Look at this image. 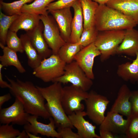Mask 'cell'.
<instances>
[{
  "mask_svg": "<svg viewBox=\"0 0 138 138\" xmlns=\"http://www.w3.org/2000/svg\"><path fill=\"white\" fill-rule=\"evenodd\" d=\"M11 86V93L22 104L25 111L30 114L41 117L44 119L51 116L40 91L31 82L15 80L6 76Z\"/></svg>",
  "mask_w": 138,
  "mask_h": 138,
  "instance_id": "obj_1",
  "label": "cell"
},
{
  "mask_svg": "<svg viewBox=\"0 0 138 138\" xmlns=\"http://www.w3.org/2000/svg\"><path fill=\"white\" fill-rule=\"evenodd\" d=\"M95 26L99 31L125 30L137 26L132 19L106 4H99L95 17Z\"/></svg>",
  "mask_w": 138,
  "mask_h": 138,
  "instance_id": "obj_2",
  "label": "cell"
},
{
  "mask_svg": "<svg viewBox=\"0 0 138 138\" xmlns=\"http://www.w3.org/2000/svg\"><path fill=\"white\" fill-rule=\"evenodd\" d=\"M46 101L47 109L51 117L54 119L57 127H74L71 123L67 115L63 109L62 104L63 87L62 84L58 82L46 87L37 86Z\"/></svg>",
  "mask_w": 138,
  "mask_h": 138,
  "instance_id": "obj_3",
  "label": "cell"
},
{
  "mask_svg": "<svg viewBox=\"0 0 138 138\" xmlns=\"http://www.w3.org/2000/svg\"><path fill=\"white\" fill-rule=\"evenodd\" d=\"M125 30L99 31L95 44L100 53L102 62L116 54L117 50L123 39Z\"/></svg>",
  "mask_w": 138,
  "mask_h": 138,
  "instance_id": "obj_4",
  "label": "cell"
},
{
  "mask_svg": "<svg viewBox=\"0 0 138 138\" xmlns=\"http://www.w3.org/2000/svg\"><path fill=\"white\" fill-rule=\"evenodd\" d=\"M66 64L57 54H52L43 59L32 74L44 82H52L64 74Z\"/></svg>",
  "mask_w": 138,
  "mask_h": 138,
  "instance_id": "obj_5",
  "label": "cell"
},
{
  "mask_svg": "<svg viewBox=\"0 0 138 138\" xmlns=\"http://www.w3.org/2000/svg\"><path fill=\"white\" fill-rule=\"evenodd\" d=\"M65 84L70 83L87 91L93 84L92 80L88 77L77 62L73 61L66 64L64 74L54 79L52 82Z\"/></svg>",
  "mask_w": 138,
  "mask_h": 138,
  "instance_id": "obj_6",
  "label": "cell"
},
{
  "mask_svg": "<svg viewBox=\"0 0 138 138\" xmlns=\"http://www.w3.org/2000/svg\"><path fill=\"white\" fill-rule=\"evenodd\" d=\"M88 95L87 91L72 85L63 87L62 104L66 114L68 116L83 111L85 107L81 102L86 100Z\"/></svg>",
  "mask_w": 138,
  "mask_h": 138,
  "instance_id": "obj_7",
  "label": "cell"
},
{
  "mask_svg": "<svg viewBox=\"0 0 138 138\" xmlns=\"http://www.w3.org/2000/svg\"><path fill=\"white\" fill-rule=\"evenodd\" d=\"M84 101L87 116L95 124L100 125L105 117V112L109 101L106 97L93 91L88 93Z\"/></svg>",
  "mask_w": 138,
  "mask_h": 138,
  "instance_id": "obj_8",
  "label": "cell"
},
{
  "mask_svg": "<svg viewBox=\"0 0 138 138\" xmlns=\"http://www.w3.org/2000/svg\"><path fill=\"white\" fill-rule=\"evenodd\" d=\"M40 16V20L44 25L43 33L45 40L52 54H57L66 42L61 37L57 24L51 15Z\"/></svg>",
  "mask_w": 138,
  "mask_h": 138,
  "instance_id": "obj_9",
  "label": "cell"
},
{
  "mask_svg": "<svg viewBox=\"0 0 138 138\" xmlns=\"http://www.w3.org/2000/svg\"><path fill=\"white\" fill-rule=\"evenodd\" d=\"M30 115L25 111L20 101L15 98L11 106L0 109V123L24 125L29 123L28 118Z\"/></svg>",
  "mask_w": 138,
  "mask_h": 138,
  "instance_id": "obj_10",
  "label": "cell"
},
{
  "mask_svg": "<svg viewBox=\"0 0 138 138\" xmlns=\"http://www.w3.org/2000/svg\"><path fill=\"white\" fill-rule=\"evenodd\" d=\"M100 53L94 42L83 47L75 56V61L87 76L92 80L95 77L93 67L95 58L100 56Z\"/></svg>",
  "mask_w": 138,
  "mask_h": 138,
  "instance_id": "obj_11",
  "label": "cell"
},
{
  "mask_svg": "<svg viewBox=\"0 0 138 138\" xmlns=\"http://www.w3.org/2000/svg\"><path fill=\"white\" fill-rule=\"evenodd\" d=\"M38 117L36 116L29 115L28 118L29 123L24 125L26 132L36 135L40 134L48 137L61 138L59 133L55 130V122L52 117L49 118L50 122L48 124L39 122L37 120Z\"/></svg>",
  "mask_w": 138,
  "mask_h": 138,
  "instance_id": "obj_12",
  "label": "cell"
},
{
  "mask_svg": "<svg viewBox=\"0 0 138 138\" xmlns=\"http://www.w3.org/2000/svg\"><path fill=\"white\" fill-rule=\"evenodd\" d=\"M86 116V112L83 111L67 116L72 125L77 130L80 138H101L95 133L96 126L85 119L84 117Z\"/></svg>",
  "mask_w": 138,
  "mask_h": 138,
  "instance_id": "obj_13",
  "label": "cell"
},
{
  "mask_svg": "<svg viewBox=\"0 0 138 138\" xmlns=\"http://www.w3.org/2000/svg\"><path fill=\"white\" fill-rule=\"evenodd\" d=\"M70 7L48 11L56 21L61 37L66 42H69L73 17Z\"/></svg>",
  "mask_w": 138,
  "mask_h": 138,
  "instance_id": "obj_14",
  "label": "cell"
},
{
  "mask_svg": "<svg viewBox=\"0 0 138 138\" xmlns=\"http://www.w3.org/2000/svg\"><path fill=\"white\" fill-rule=\"evenodd\" d=\"M44 25L41 20L38 25L32 30L26 32L31 42L42 59L52 54L43 35Z\"/></svg>",
  "mask_w": 138,
  "mask_h": 138,
  "instance_id": "obj_15",
  "label": "cell"
},
{
  "mask_svg": "<svg viewBox=\"0 0 138 138\" xmlns=\"http://www.w3.org/2000/svg\"><path fill=\"white\" fill-rule=\"evenodd\" d=\"M127 123V119H124L123 115L110 110L100 125L99 130L108 131L115 135L125 134Z\"/></svg>",
  "mask_w": 138,
  "mask_h": 138,
  "instance_id": "obj_16",
  "label": "cell"
},
{
  "mask_svg": "<svg viewBox=\"0 0 138 138\" xmlns=\"http://www.w3.org/2000/svg\"><path fill=\"white\" fill-rule=\"evenodd\" d=\"M138 52V30L134 28L125 30L123 39L116 54L135 57Z\"/></svg>",
  "mask_w": 138,
  "mask_h": 138,
  "instance_id": "obj_17",
  "label": "cell"
},
{
  "mask_svg": "<svg viewBox=\"0 0 138 138\" xmlns=\"http://www.w3.org/2000/svg\"><path fill=\"white\" fill-rule=\"evenodd\" d=\"M131 91L126 85H123L119 90L117 98L110 111L118 113L127 118L129 117L131 114L130 101Z\"/></svg>",
  "mask_w": 138,
  "mask_h": 138,
  "instance_id": "obj_18",
  "label": "cell"
},
{
  "mask_svg": "<svg viewBox=\"0 0 138 138\" xmlns=\"http://www.w3.org/2000/svg\"><path fill=\"white\" fill-rule=\"evenodd\" d=\"M40 16L27 12H22L14 21L9 30L16 32L20 30L26 32L32 30L40 21Z\"/></svg>",
  "mask_w": 138,
  "mask_h": 138,
  "instance_id": "obj_19",
  "label": "cell"
},
{
  "mask_svg": "<svg viewBox=\"0 0 138 138\" xmlns=\"http://www.w3.org/2000/svg\"><path fill=\"white\" fill-rule=\"evenodd\" d=\"M106 4L132 19L138 25V0H111Z\"/></svg>",
  "mask_w": 138,
  "mask_h": 138,
  "instance_id": "obj_20",
  "label": "cell"
},
{
  "mask_svg": "<svg viewBox=\"0 0 138 138\" xmlns=\"http://www.w3.org/2000/svg\"><path fill=\"white\" fill-rule=\"evenodd\" d=\"M72 7L74 10V15L71 24L69 42L76 43L79 41L84 30L83 18L80 0H77Z\"/></svg>",
  "mask_w": 138,
  "mask_h": 138,
  "instance_id": "obj_21",
  "label": "cell"
},
{
  "mask_svg": "<svg viewBox=\"0 0 138 138\" xmlns=\"http://www.w3.org/2000/svg\"><path fill=\"white\" fill-rule=\"evenodd\" d=\"M132 62H127L119 65L117 74L124 80L138 83V52Z\"/></svg>",
  "mask_w": 138,
  "mask_h": 138,
  "instance_id": "obj_22",
  "label": "cell"
},
{
  "mask_svg": "<svg viewBox=\"0 0 138 138\" xmlns=\"http://www.w3.org/2000/svg\"><path fill=\"white\" fill-rule=\"evenodd\" d=\"M84 20V29L95 25L96 12L99 4L92 0H79Z\"/></svg>",
  "mask_w": 138,
  "mask_h": 138,
  "instance_id": "obj_23",
  "label": "cell"
},
{
  "mask_svg": "<svg viewBox=\"0 0 138 138\" xmlns=\"http://www.w3.org/2000/svg\"><path fill=\"white\" fill-rule=\"evenodd\" d=\"M20 38L27 57L28 65L34 69L40 64L43 59L32 45L26 33L22 34Z\"/></svg>",
  "mask_w": 138,
  "mask_h": 138,
  "instance_id": "obj_24",
  "label": "cell"
},
{
  "mask_svg": "<svg viewBox=\"0 0 138 138\" xmlns=\"http://www.w3.org/2000/svg\"><path fill=\"white\" fill-rule=\"evenodd\" d=\"M0 47L3 52V54L0 56V63L3 67L13 66L20 73H25L26 70L18 59L17 52L1 43Z\"/></svg>",
  "mask_w": 138,
  "mask_h": 138,
  "instance_id": "obj_25",
  "label": "cell"
},
{
  "mask_svg": "<svg viewBox=\"0 0 138 138\" xmlns=\"http://www.w3.org/2000/svg\"><path fill=\"white\" fill-rule=\"evenodd\" d=\"M83 47L78 42H66L59 49L57 54L66 64L73 61L75 56Z\"/></svg>",
  "mask_w": 138,
  "mask_h": 138,
  "instance_id": "obj_26",
  "label": "cell"
},
{
  "mask_svg": "<svg viewBox=\"0 0 138 138\" xmlns=\"http://www.w3.org/2000/svg\"><path fill=\"white\" fill-rule=\"evenodd\" d=\"M57 0H34L31 3L25 4L21 9L22 12H27L38 15H47V7L50 3Z\"/></svg>",
  "mask_w": 138,
  "mask_h": 138,
  "instance_id": "obj_27",
  "label": "cell"
},
{
  "mask_svg": "<svg viewBox=\"0 0 138 138\" xmlns=\"http://www.w3.org/2000/svg\"><path fill=\"white\" fill-rule=\"evenodd\" d=\"M19 15H8L0 12V43L5 45L8 31L12 25Z\"/></svg>",
  "mask_w": 138,
  "mask_h": 138,
  "instance_id": "obj_28",
  "label": "cell"
},
{
  "mask_svg": "<svg viewBox=\"0 0 138 138\" xmlns=\"http://www.w3.org/2000/svg\"><path fill=\"white\" fill-rule=\"evenodd\" d=\"M34 0H19L11 3H6L0 1V9L8 15H19L22 13L21 9L25 4Z\"/></svg>",
  "mask_w": 138,
  "mask_h": 138,
  "instance_id": "obj_29",
  "label": "cell"
},
{
  "mask_svg": "<svg viewBox=\"0 0 138 138\" xmlns=\"http://www.w3.org/2000/svg\"><path fill=\"white\" fill-rule=\"evenodd\" d=\"M99 32L95 26L88 28L84 29L78 42L83 47L94 42Z\"/></svg>",
  "mask_w": 138,
  "mask_h": 138,
  "instance_id": "obj_30",
  "label": "cell"
},
{
  "mask_svg": "<svg viewBox=\"0 0 138 138\" xmlns=\"http://www.w3.org/2000/svg\"><path fill=\"white\" fill-rule=\"evenodd\" d=\"M17 32L9 30L6 39L7 47L16 52L23 53L24 51L20 38L17 35Z\"/></svg>",
  "mask_w": 138,
  "mask_h": 138,
  "instance_id": "obj_31",
  "label": "cell"
},
{
  "mask_svg": "<svg viewBox=\"0 0 138 138\" xmlns=\"http://www.w3.org/2000/svg\"><path fill=\"white\" fill-rule=\"evenodd\" d=\"M125 134L128 138H138V114H131L127 118Z\"/></svg>",
  "mask_w": 138,
  "mask_h": 138,
  "instance_id": "obj_32",
  "label": "cell"
},
{
  "mask_svg": "<svg viewBox=\"0 0 138 138\" xmlns=\"http://www.w3.org/2000/svg\"><path fill=\"white\" fill-rule=\"evenodd\" d=\"M20 132L15 129L13 124H6L0 126V138H16Z\"/></svg>",
  "mask_w": 138,
  "mask_h": 138,
  "instance_id": "obj_33",
  "label": "cell"
},
{
  "mask_svg": "<svg viewBox=\"0 0 138 138\" xmlns=\"http://www.w3.org/2000/svg\"><path fill=\"white\" fill-rule=\"evenodd\" d=\"M77 0H57L50 3L47 7L48 11L72 7Z\"/></svg>",
  "mask_w": 138,
  "mask_h": 138,
  "instance_id": "obj_34",
  "label": "cell"
},
{
  "mask_svg": "<svg viewBox=\"0 0 138 138\" xmlns=\"http://www.w3.org/2000/svg\"><path fill=\"white\" fill-rule=\"evenodd\" d=\"M57 132L61 138H80L78 133L74 132L71 128L68 127H58Z\"/></svg>",
  "mask_w": 138,
  "mask_h": 138,
  "instance_id": "obj_35",
  "label": "cell"
},
{
  "mask_svg": "<svg viewBox=\"0 0 138 138\" xmlns=\"http://www.w3.org/2000/svg\"><path fill=\"white\" fill-rule=\"evenodd\" d=\"M131 114H138V90L131 91L130 98Z\"/></svg>",
  "mask_w": 138,
  "mask_h": 138,
  "instance_id": "obj_36",
  "label": "cell"
},
{
  "mask_svg": "<svg viewBox=\"0 0 138 138\" xmlns=\"http://www.w3.org/2000/svg\"><path fill=\"white\" fill-rule=\"evenodd\" d=\"M3 67V65L0 64V87L2 88H8L10 89L11 88L10 84H8L7 82L4 81L3 78L2 73V69Z\"/></svg>",
  "mask_w": 138,
  "mask_h": 138,
  "instance_id": "obj_37",
  "label": "cell"
},
{
  "mask_svg": "<svg viewBox=\"0 0 138 138\" xmlns=\"http://www.w3.org/2000/svg\"><path fill=\"white\" fill-rule=\"evenodd\" d=\"M99 134L101 138H113L115 137V134L106 130H99Z\"/></svg>",
  "mask_w": 138,
  "mask_h": 138,
  "instance_id": "obj_38",
  "label": "cell"
},
{
  "mask_svg": "<svg viewBox=\"0 0 138 138\" xmlns=\"http://www.w3.org/2000/svg\"><path fill=\"white\" fill-rule=\"evenodd\" d=\"M12 98L11 95L8 93L0 96V109L2 108L3 105L6 102Z\"/></svg>",
  "mask_w": 138,
  "mask_h": 138,
  "instance_id": "obj_39",
  "label": "cell"
},
{
  "mask_svg": "<svg viewBox=\"0 0 138 138\" xmlns=\"http://www.w3.org/2000/svg\"><path fill=\"white\" fill-rule=\"evenodd\" d=\"M17 138H28L29 137L26 131L24 129L17 137Z\"/></svg>",
  "mask_w": 138,
  "mask_h": 138,
  "instance_id": "obj_40",
  "label": "cell"
},
{
  "mask_svg": "<svg viewBox=\"0 0 138 138\" xmlns=\"http://www.w3.org/2000/svg\"><path fill=\"white\" fill-rule=\"evenodd\" d=\"M97 3L99 4H106L111 0H92Z\"/></svg>",
  "mask_w": 138,
  "mask_h": 138,
  "instance_id": "obj_41",
  "label": "cell"
},
{
  "mask_svg": "<svg viewBox=\"0 0 138 138\" xmlns=\"http://www.w3.org/2000/svg\"><path fill=\"white\" fill-rule=\"evenodd\" d=\"M27 134L29 137L30 138H41L40 137L37 136V135H36L32 133L27 132Z\"/></svg>",
  "mask_w": 138,
  "mask_h": 138,
  "instance_id": "obj_42",
  "label": "cell"
},
{
  "mask_svg": "<svg viewBox=\"0 0 138 138\" xmlns=\"http://www.w3.org/2000/svg\"><path fill=\"white\" fill-rule=\"evenodd\" d=\"M3 0H0V1H2Z\"/></svg>",
  "mask_w": 138,
  "mask_h": 138,
  "instance_id": "obj_43",
  "label": "cell"
}]
</instances>
